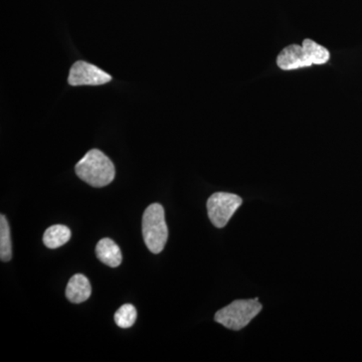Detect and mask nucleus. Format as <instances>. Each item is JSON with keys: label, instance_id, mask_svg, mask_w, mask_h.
I'll return each mask as SVG.
<instances>
[{"label": "nucleus", "instance_id": "obj_6", "mask_svg": "<svg viewBox=\"0 0 362 362\" xmlns=\"http://www.w3.org/2000/svg\"><path fill=\"white\" fill-rule=\"evenodd\" d=\"M277 65L281 70L292 71L310 66L312 63L302 45H288L279 54Z\"/></svg>", "mask_w": 362, "mask_h": 362}, {"label": "nucleus", "instance_id": "obj_5", "mask_svg": "<svg viewBox=\"0 0 362 362\" xmlns=\"http://www.w3.org/2000/svg\"><path fill=\"white\" fill-rule=\"evenodd\" d=\"M111 80V76L106 71L84 61L74 64L68 78L71 86H100Z\"/></svg>", "mask_w": 362, "mask_h": 362}, {"label": "nucleus", "instance_id": "obj_4", "mask_svg": "<svg viewBox=\"0 0 362 362\" xmlns=\"http://www.w3.org/2000/svg\"><path fill=\"white\" fill-rule=\"evenodd\" d=\"M242 204L243 199L239 195L216 192L209 197L206 204L209 220L216 228H225Z\"/></svg>", "mask_w": 362, "mask_h": 362}, {"label": "nucleus", "instance_id": "obj_3", "mask_svg": "<svg viewBox=\"0 0 362 362\" xmlns=\"http://www.w3.org/2000/svg\"><path fill=\"white\" fill-rule=\"evenodd\" d=\"M262 304L258 298L249 300H235L225 308L216 312L214 320L230 330H240L246 327L259 312Z\"/></svg>", "mask_w": 362, "mask_h": 362}, {"label": "nucleus", "instance_id": "obj_11", "mask_svg": "<svg viewBox=\"0 0 362 362\" xmlns=\"http://www.w3.org/2000/svg\"><path fill=\"white\" fill-rule=\"evenodd\" d=\"M11 228L4 214L0 216V259L2 262L11 261L13 257L11 249Z\"/></svg>", "mask_w": 362, "mask_h": 362}, {"label": "nucleus", "instance_id": "obj_1", "mask_svg": "<svg viewBox=\"0 0 362 362\" xmlns=\"http://www.w3.org/2000/svg\"><path fill=\"white\" fill-rule=\"evenodd\" d=\"M76 173L90 187H104L115 177V166L103 152L92 149L76 164Z\"/></svg>", "mask_w": 362, "mask_h": 362}, {"label": "nucleus", "instance_id": "obj_10", "mask_svg": "<svg viewBox=\"0 0 362 362\" xmlns=\"http://www.w3.org/2000/svg\"><path fill=\"white\" fill-rule=\"evenodd\" d=\"M302 47H303L307 57L310 59L312 65H323V64L329 61V51L323 45L317 44L314 40L310 39L304 40L302 42Z\"/></svg>", "mask_w": 362, "mask_h": 362}, {"label": "nucleus", "instance_id": "obj_9", "mask_svg": "<svg viewBox=\"0 0 362 362\" xmlns=\"http://www.w3.org/2000/svg\"><path fill=\"white\" fill-rule=\"evenodd\" d=\"M71 239V230L64 225L49 226L44 233L45 246L49 249H58L64 246Z\"/></svg>", "mask_w": 362, "mask_h": 362}, {"label": "nucleus", "instance_id": "obj_7", "mask_svg": "<svg viewBox=\"0 0 362 362\" xmlns=\"http://www.w3.org/2000/svg\"><path fill=\"white\" fill-rule=\"evenodd\" d=\"M92 294L90 281L82 274L74 275L69 281L66 288V296L74 304H80L87 301Z\"/></svg>", "mask_w": 362, "mask_h": 362}, {"label": "nucleus", "instance_id": "obj_2", "mask_svg": "<svg viewBox=\"0 0 362 362\" xmlns=\"http://www.w3.org/2000/svg\"><path fill=\"white\" fill-rule=\"evenodd\" d=\"M142 233L147 249L153 254L163 251L168 239L165 214L161 204H150L142 218Z\"/></svg>", "mask_w": 362, "mask_h": 362}, {"label": "nucleus", "instance_id": "obj_12", "mask_svg": "<svg viewBox=\"0 0 362 362\" xmlns=\"http://www.w3.org/2000/svg\"><path fill=\"white\" fill-rule=\"evenodd\" d=\"M137 318V311L132 304H124L116 311L114 320L120 328H130L134 325Z\"/></svg>", "mask_w": 362, "mask_h": 362}, {"label": "nucleus", "instance_id": "obj_8", "mask_svg": "<svg viewBox=\"0 0 362 362\" xmlns=\"http://www.w3.org/2000/svg\"><path fill=\"white\" fill-rule=\"evenodd\" d=\"M97 258L105 264V265L117 268L122 263V252L120 247L114 242L113 240L102 239L97 244L96 247Z\"/></svg>", "mask_w": 362, "mask_h": 362}]
</instances>
